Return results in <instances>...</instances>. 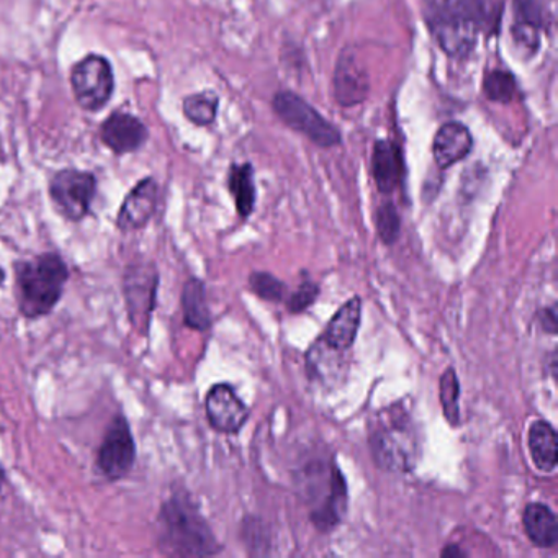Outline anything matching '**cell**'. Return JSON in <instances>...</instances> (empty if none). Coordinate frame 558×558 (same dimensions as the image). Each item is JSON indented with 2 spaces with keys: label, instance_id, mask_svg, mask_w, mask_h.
Returning a JSON list of instances; mask_svg holds the SVG:
<instances>
[{
  "label": "cell",
  "instance_id": "7",
  "mask_svg": "<svg viewBox=\"0 0 558 558\" xmlns=\"http://www.w3.org/2000/svg\"><path fill=\"white\" fill-rule=\"evenodd\" d=\"M71 87L81 109L99 112L112 99L116 89L112 64L99 54H89L74 64Z\"/></svg>",
  "mask_w": 558,
  "mask_h": 558
},
{
  "label": "cell",
  "instance_id": "28",
  "mask_svg": "<svg viewBox=\"0 0 558 558\" xmlns=\"http://www.w3.org/2000/svg\"><path fill=\"white\" fill-rule=\"evenodd\" d=\"M541 31L542 28L535 27V25L514 22L511 35L515 48L525 57H534L541 50Z\"/></svg>",
  "mask_w": 558,
  "mask_h": 558
},
{
  "label": "cell",
  "instance_id": "30",
  "mask_svg": "<svg viewBox=\"0 0 558 558\" xmlns=\"http://www.w3.org/2000/svg\"><path fill=\"white\" fill-rule=\"evenodd\" d=\"M512 12H514V22H519V24H531L538 28L544 27L538 0H512Z\"/></svg>",
  "mask_w": 558,
  "mask_h": 558
},
{
  "label": "cell",
  "instance_id": "32",
  "mask_svg": "<svg viewBox=\"0 0 558 558\" xmlns=\"http://www.w3.org/2000/svg\"><path fill=\"white\" fill-rule=\"evenodd\" d=\"M440 555L442 557H466V551H463L462 548L459 547V545H447V547L442 548V551H440Z\"/></svg>",
  "mask_w": 558,
  "mask_h": 558
},
{
  "label": "cell",
  "instance_id": "22",
  "mask_svg": "<svg viewBox=\"0 0 558 558\" xmlns=\"http://www.w3.org/2000/svg\"><path fill=\"white\" fill-rule=\"evenodd\" d=\"M228 189L233 195L238 215L246 220L253 215L257 198L253 165L243 162V165L231 166L230 174H228Z\"/></svg>",
  "mask_w": 558,
  "mask_h": 558
},
{
  "label": "cell",
  "instance_id": "12",
  "mask_svg": "<svg viewBox=\"0 0 558 558\" xmlns=\"http://www.w3.org/2000/svg\"><path fill=\"white\" fill-rule=\"evenodd\" d=\"M158 292V272L146 266H132L126 269L125 296L130 318L135 325L148 326L149 316L156 303Z\"/></svg>",
  "mask_w": 558,
  "mask_h": 558
},
{
  "label": "cell",
  "instance_id": "2",
  "mask_svg": "<svg viewBox=\"0 0 558 558\" xmlns=\"http://www.w3.org/2000/svg\"><path fill=\"white\" fill-rule=\"evenodd\" d=\"M423 15L440 50L459 60L475 50L488 17L483 0H423Z\"/></svg>",
  "mask_w": 558,
  "mask_h": 558
},
{
  "label": "cell",
  "instance_id": "34",
  "mask_svg": "<svg viewBox=\"0 0 558 558\" xmlns=\"http://www.w3.org/2000/svg\"><path fill=\"white\" fill-rule=\"evenodd\" d=\"M4 282H5V272H4V269H2V267H0V286H4Z\"/></svg>",
  "mask_w": 558,
  "mask_h": 558
},
{
  "label": "cell",
  "instance_id": "19",
  "mask_svg": "<svg viewBox=\"0 0 558 558\" xmlns=\"http://www.w3.org/2000/svg\"><path fill=\"white\" fill-rule=\"evenodd\" d=\"M529 541L538 548H554L558 541L557 518L544 502H529L522 512Z\"/></svg>",
  "mask_w": 558,
  "mask_h": 558
},
{
  "label": "cell",
  "instance_id": "24",
  "mask_svg": "<svg viewBox=\"0 0 558 558\" xmlns=\"http://www.w3.org/2000/svg\"><path fill=\"white\" fill-rule=\"evenodd\" d=\"M440 407H442L444 416L452 426L460 424V384L457 377L456 368L449 367L444 372L439 380Z\"/></svg>",
  "mask_w": 558,
  "mask_h": 558
},
{
  "label": "cell",
  "instance_id": "21",
  "mask_svg": "<svg viewBox=\"0 0 558 558\" xmlns=\"http://www.w3.org/2000/svg\"><path fill=\"white\" fill-rule=\"evenodd\" d=\"M182 312L187 328L207 331L211 326L210 308L207 302V289L204 280L191 277L182 289Z\"/></svg>",
  "mask_w": 558,
  "mask_h": 558
},
{
  "label": "cell",
  "instance_id": "31",
  "mask_svg": "<svg viewBox=\"0 0 558 558\" xmlns=\"http://www.w3.org/2000/svg\"><path fill=\"white\" fill-rule=\"evenodd\" d=\"M538 323L541 328L548 335H557V305L545 306L537 313Z\"/></svg>",
  "mask_w": 558,
  "mask_h": 558
},
{
  "label": "cell",
  "instance_id": "14",
  "mask_svg": "<svg viewBox=\"0 0 558 558\" xmlns=\"http://www.w3.org/2000/svg\"><path fill=\"white\" fill-rule=\"evenodd\" d=\"M100 140L116 155H129L145 145L148 129L136 117L116 112L100 126Z\"/></svg>",
  "mask_w": 558,
  "mask_h": 558
},
{
  "label": "cell",
  "instance_id": "11",
  "mask_svg": "<svg viewBox=\"0 0 558 558\" xmlns=\"http://www.w3.org/2000/svg\"><path fill=\"white\" fill-rule=\"evenodd\" d=\"M159 201L158 182L153 178L143 179L130 191L117 215L120 231H136L145 228L156 214Z\"/></svg>",
  "mask_w": 558,
  "mask_h": 558
},
{
  "label": "cell",
  "instance_id": "29",
  "mask_svg": "<svg viewBox=\"0 0 558 558\" xmlns=\"http://www.w3.org/2000/svg\"><path fill=\"white\" fill-rule=\"evenodd\" d=\"M318 295V283L313 282V280H305V282L300 283L299 289L292 293L289 302H287L289 312L293 313V315H299V313L306 312V310H308L310 306L316 302Z\"/></svg>",
  "mask_w": 558,
  "mask_h": 558
},
{
  "label": "cell",
  "instance_id": "6",
  "mask_svg": "<svg viewBox=\"0 0 558 558\" xmlns=\"http://www.w3.org/2000/svg\"><path fill=\"white\" fill-rule=\"evenodd\" d=\"M272 109L289 129L302 133L319 148H335L341 143L339 130L295 93H277L272 99Z\"/></svg>",
  "mask_w": 558,
  "mask_h": 558
},
{
  "label": "cell",
  "instance_id": "26",
  "mask_svg": "<svg viewBox=\"0 0 558 558\" xmlns=\"http://www.w3.org/2000/svg\"><path fill=\"white\" fill-rule=\"evenodd\" d=\"M375 228H377L378 238L384 244L391 246L397 243L401 233V218L398 208L393 202H384L375 211Z\"/></svg>",
  "mask_w": 558,
  "mask_h": 558
},
{
  "label": "cell",
  "instance_id": "5",
  "mask_svg": "<svg viewBox=\"0 0 558 558\" xmlns=\"http://www.w3.org/2000/svg\"><path fill=\"white\" fill-rule=\"evenodd\" d=\"M302 495L312 506L310 519L318 531L331 532L348 514L349 492L344 475L338 463L331 465L316 462L306 466Z\"/></svg>",
  "mask_w": 558,
  "mask_h": 558
},
{
  "label": "cell",
  "instance_id": "33",
  "mask_svg": "<svg viewBox=\"0 0 558 558\" xmlns=\"http://www.w3.org/2000/svg\"><path fill=\"white\" fill-rule=\"evenodd\" d=\"M5 483V470L4 466H2V463H0V489H2V486H4Z\"/></svg>",
  "mask_w": 558,
  "mask_h": 558
},
{
  "label": "cell",
  "instance_id": "20",
  "mask_svg": "<svg viewBox=\"0 0 558 558\" xmlns=\"http://www.w3.org/2000/svg\"><path fill=\"white\" fill-rule=\"evenodd\" d=\"M529 450L537 470L551 473L558 463L557 430L548 421L537 420L529 427Z\"/></svg>",
  "mask_w": 558,
  "mask_h": 558
},
{
  "label": "cell",
  "instance_id": "4",
  "mask_svg": "<svg viewBox=\"0 0 558 558\" xmlns=\"http://www.w3.org/2000/svg\"><path fill=\"white\" fill-rule=\"evenodd\" d=\"M372 457L381 470L408 473L416 469L421 446L416 427L400 403L374 416L368 427Z\"/></svg>",
  "mask_w": 558,
  "mask_h": 558
},
{
  "label": "cell",
  "instance_id": "17",
  "mask_svg": "<svg viewBox=\"0 0 558 558\" xmlns=\"http://www.w3.org/2000/svg\"><path fill=\"white\" fill-rule=\"evenodd\" d=\"M372 174L381 194L387 195L397 191L404 179V161L400 146L388 140L375 143L372 151Z\"/></svg>",
  "mask_w": 558,
  "mask_h": 558
},
{
  "label": "cell",
  "instance_id": "15",
  "mask_svg": "<svg viewBox=\"0 0 558 558\" xmlns=\"http://www.w3.org/2000/svg\"><path fill=\"white\" fill-rule=\"evenodd\" d=\"M473 148V136L465 125L447 122L437 130L433 143V156L437 168L449 169L450 166L465 159Z\"/></svg>",
  "mask_w": 558,
  "mask_h": 558
},
{
  "label": "cell",
  "instance_id": "16",
  "mask_svg": "<svg viewBox=\"0 0 558 558\" xmlns=\"http://www.w3.org/2000/svg\"><path fill=\"white\" fill-rule=\"evenodd\" d=\"M361 319L362 300L354 296V299L345 302L338 310V313L329 319L328 326L319 335V339L336 351L348 352L357 339Z\"/></svg>",
  "mask_w": 558,
  "mask_h": 558
},
{
  "label": "cell",
  "instance_id": "27",
  "mask_svg": "<svg viewBox=\"0 0 558 558\" xmlns=\"http://www.w3.org/2000/svg\"><path fill=\"white\" fill-rule=\"evenodd\" d=\"M250 287L260 300L279 303L286 300L287 286L282 280L269 272H253L250 276Z\"/></svg>",
  "mask_w": 558,
  "mask_h": 558
},
{
  "label": "cell",
  "instance_id": "8",
  "mask_svg": "<svg viewBox=\"0 0 558 558\" xmlns=\"http://www.w3.org/2000/svg\"><path fill=\"white\" fill-rule=\"evenodd\" d=\"M97 192V179L93 172L63 169L50 181V198L61 217L81 221L90 214Z\"/></svg>",
  "mask_w": 558,
  "mask_h": 558
},
{
  "label": "cell",
  "instance_id": "13",
  "mask_svg": "<svg viewBox=\"0 0 558 558\" xmlns=\"http://www.w3.org/2000/svg\"><path fill=\"white\" fill-rule=\"evenodd\" d=\"M335 97L339 106L354 107L364 102L371 89L367 73L351 50H344L336 63Z\"/></svg>",
  "mask_w": 558,
  "mask_h": 558
},
{
  "label": "cell",
  "instance_id": "3",
  "mask_svg": "<svg viewBox=\"0 0 558 558\" xmlns=\"http://www.w3.org/2000/svg\"><path fill=\"white\" fill-rule=\"evenodd\" d=\"M15 267L17 305L27 319L44 318L63 299L70 269L58 253H44L19 260Z\"/></svg>",
  "mask_w": 558,
  "mask_h": 558
},
{
  "label": "cell",
  "instance_id": "1",
  "mask_svg": "<svg viewBox=\"0 0 558 558\" xmlns=\"http://www.w3.org/2000/svg\"><path fill=\"white\" fill-rule=\"evenodd\" d=\"M159 545L175 557H210L221 551L198 506L187 493H174L162 502L158 515Z\"/></svg>",
  "mask_w": 558,
  "mask_h": 558
},
{
  "label": "cell",
  "instance_id": "9",
  "mask_svg": "<svg viewBox=\"0 0 558 558\" xmlns=\"http://www.w3.org/2000/svg\"><path fill=\"white\" fill-rule=\"evenodd\" d=\"M136 460V442L129 420L122 413L113 417L97 452V469L110 482L125 478Z\"/></svg>",
  "mask_w": 558,
  "mask_h": 558
},
{
  "label": "cell",
  "instance_id": "25",
  "mask_svg": "<svg viewBox=\"0 0 558 558\" xmlns=\"http://www.w3.org/2000/svg\"><path fill=\"white\" fill-rule=\"evenodd\" d=\"M483 93L492 102L509 104L518 93L515 77L509 71H492V73L486 74Z\"/></svg>",
  "mask_w": 558,
  "mask_h": 558
},
{
  "label": "cell",
  "instance_id": "10",
  "mask_svg": "<svg viewBox=\"0 0 558 558\" xmlns=\"http://www.w3.org/2000/svg\"><path fill=\"white\" fill-rule=\"evenodd\" d=\"M205 411L210 426L223 434L240 433L250 420V408L230 384H217L208 390Z\"/></svg>",
  "mask_w": 558,
  "mask_h": 558
},
{
  "label": "cell",
  "instance_id": "23",
  "mask_svg": "<svg viewBox=\"0 0 558 558\" xmlns=\"http://www.w3.org/2000/svg\"><path fill=\"white\" fill-rule=\"evenodd\" d=\"M218 104L220 100L215 93L194 94L184 99V116L194 125H211L217 119Z\"/></svg>",
  "mask_w": 558,
  "mask_h": 558
},
{
  "label": "cell",
  "instance_id": "18",
  "mask_svg": "<svg viewBox=\"0 0 558 558\" xmlns=\"http://www.w3.org/2000/svg\"><path fill=\"white\" fill-rule=\"evenodd\" d=\"M345 352L326 345L322 339H316L306 351V372L308 378L319 384H335L345 371Z\"/></svg>",
  "mask_w": 558,
  "mask_h": 558
}]
</instances>
